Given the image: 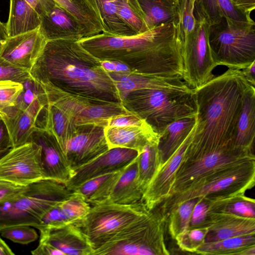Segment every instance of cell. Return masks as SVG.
<instances>
[{
  "label": "cell",
  "mask_w": 255,
  "mask_h": 255,
  "mask_svg": "<svg viewBox=\"0 0 255 255\" xmlns=\"http://www.w3.org/2000/svg\"><path fill=\"white\" fill-rule=\"evenodd\" d=\"M78 41L100 61L116 60L136 73L183 79L182 45L174 24H163L130 36L102 33Z\"/></svg>",
  "instance_id": "1"
},
{
  "label": "cell",
  "mask_w": 255,
  "mask_h": 255,
  "mask_svg": "<svg viewBox=\"0 0 255 255\" xmlns=\"http://www.w3.org/2000/svg\"><path fill=\"white\" fill-rule=\"evenodd\" d=\"M29 72L42 84L93 99L121 103L114 81L101 61L78 41H47Z\"/></svg>",
  "instance_id": "2"
},
{
  "label": "cell",
  "mask_w": 255,
  "mask_h": 255,
  "mask_svg": "<svg viewBox=\"0 0 255 255\" xmlns=\"http://www.w3.org/2000/svg\"><path fill=\"white\" fill-rule=\"evenodd\" d=\"M250 84L241 70L229 68L194 89L197 127L186 155L217 150L233 143L244 93Z\"/></svg>",
  "instance_id": "3"
},
{
  "label": "cell",
  "mask_w": 255,
  "mask_h": 255,
  "mask_svg": "<svg viewBox=\"0 0 255 255\" xmlns=\"http://www.w3.org/2000/svg\"><path fill=\"white\" fill-rule=\"evenodd\" d=\"M121 103L159 136L171 123L197 114L194 89L191 88L136 90L129 93Z\"/></svg>",
  "instance_id": "4"
},
{
  "label": "cell",
  "mask_w": 255,
  "mask_h": 255,
  "mask_svg": "<svg viewBox=\"0 0 255 255\" xmlns=\"http://www.w3.org/2000/svg\"><path fill=\"white\" fill-rule=\"evenodd\" d=\"M73 193L63 183L42 179L29 185L19 196L0 204V231L10 226L37 228L44 215Z\"/></svg>",
  "instance_id": "5"
},
{
  "label": "cell",
  "mask_w": 255,
  "mask_h": 255,
  "mask_svg": "<svg viewBox=\"0 0 255 255\" xmlns=\"http://www.w3.org/2000/svg\"><path fill=\"white\" fill-rule=\"evenodd\" d=\"M168 219L157 206L128 230L94 249L93 255H168Z\"/></svg>",
  "instance_id": "6"
},
{
  "label": "cell",
  "mask_w": 255,
  "mask_h": 255,
  "mask_svg": "<svg viewBox=\"0 0 255 255\" xmlns=\"http://www.w3.org/2000/svg\"><path fill=\"white\" fill-rule=\"evenodd\" d=\"M255 184V160L216 172L179 193L167 197L158 207L168 219L170 213L189 200L245 193Z\"/></svg>",
  "instance_id": "7"
},
{
  "label": "cell",
  "mask_w": 255,
  "mask_h": 255,
  "mask_svg": "<svg viewBox=\"0 0 255 255\" xmlns=\"http://www.w3.org/2000/svg\"><path fill=\"white\" fill-rule=\"evenodd\" d=\"M208 38L217 66L242 70L255 61V23L239 24L223 16L209 25Z\"/></svg>",
  "instance_id": "8"
},
{
  "label": "cell",
  "mask_w": 255,
  "mask_h": 255,
  "mask_svg": "<svg viewBox=\"0 0 255 255\" xmlns=\"http://www.w3.org/2000/svg\"><path fill=\"white\" fill-rule=\"evenodd\" d=\"M150 211L142 200L127 205L105 201L91 207L85 217L75 224L81 228L94 250L128 230Z\"/></svg>",
  "instance_id": "9"
},
{
  "label": "cell",
  "mask_w": 255,
  "mask_h": 255,
  "mask_svg": "<svg viewBox=\"0 0 255 255\" xmlns=\"http://www.w3.org/2000/svg\"><path fill=\"white\" fill-rule=\"evenodd\" d=\"M196 25L193 32L182 45L183 80L191 88L200 87L214 76L217 66L209 45V24L201 15L195 12Z\"/></svg>",
  "instance_id": "10"
},
{
  "label": "cell",
  "mask_w": 255,
  "mask_h": 255,
  "mask_svg": "<svg viewBox=\"0 0 255 255\" xmlns=\"http://www.w3.org/2000/svg\"><path fill=\"white\" fill-rule=\"evenodd\" d=\"M42 85L49 102L64 112L76 126L94 124L106 127L110 117L129 112L122 103L93 99Z\"/></svg>",
  "instance_id": "11"
},
{
  "label": "cell",
  "mask_w": 255,
  "mask_h": 255,
  "mask_svg": "<svg viewBox=\"0 0 255 255\" xmlns=\"http://www.w3.org/2000/svg\"><path fill=\"white\" fill-rule=\"evenodd\" d=\"M0 179L23 186L44 179L40 146L27 142L0 158Z\"/></svg>",
  "instance_id": "12"
},
{
  "label": "cell",
  "mask_w": 255,
  "mask_h": 255,
  "mask_svg": "<svg viewBox=\"0 0 255 255\" xmlns=\"http://www.w3.org/2000/svg\"><path fill=\"white\" fill-rule=\"evenodd\" d=\"M105 127L94 124L77 126L64 153L74 171L109 149Z\"/></svg>",
  "instance_id": "13"
},
{
  "label": "cell",
  "mask_w": 255,
  "mask_h": 255,
  "mask_svg": "<svg viewBox=\"0 0 255 255\" xmlns=\"http://www.w3.org/2000/svg\"><path fill=\"white\" fill-rule=\"evenodd\" d=\"M30 142L40 147L44 179L65 184L73 176L74 171L69 165L55 137L45 129L34 128L27 141Z\"/></svg>",
  "instance_id": "14"
},
{
  "label": "cell",
  "mask_w": 255,
  "mask_h": 255,
  "mask_svg": "<svg viewBox=\"0 0 255 255\" xmlns=\"http://www.w3.org/2000/svg\"><path fill=\"white\" fill-rule=\"evenodd\" d=\"M197 127V122L181 145L162 165L143 193L142 200L149 210L161 204L169 195L185 150L191 143Z\"/></svg>",
  "instance_id": "15"
},
{
  "label": "cell",
  "mask_w": 255,
  "mask_h": 255,
  "mask_svg": "<svg viewBox=\"0 0 255 255\" xmlns=\"http://www.w3.org/2000/svg\"><path fill=\"white\" fill-rule=\"evenodd\" d=\"M138 154L136 150L127 148L109 149L94 160L76 169L73 176L65 185L69 190L73 191L87 180L123 169Z\"/></svg>",
  "instance_id": "16"
},
{
  "label": "cell",
  "mask_w": 255,
  "mask_h": 255,
  "mask_svg": "<svg viewBox=\"0 0 255 255\" xmlns=\"http://www.w3.org/2000/svg\"><path fill=\"white\" fill-rule=\"evenodd\" d=\"M46 42L39 28L8 37L0 51V57L17 67L29 71Z\"/></svg>",
  "instance_id": "17"
},
{
  "label": "cell",
  "mask_w": 255,
  "mask_h": 255,
  "mask_svg": "<svg viewBox=\"0 0 255 255\" xmlns=\"http://www.w3.org/2000/svg\"><path fill=\"white\" fill-rule=\"evenodd\" d=\"M40 242L47 243L65 255H93L94 248L81 228L75 224L40 231Z\"/></svg>",
  "instance_id": "18"
},
{
  "label": "cell",
  "mask_w": 255,
  "mask_h": 255,
  "mask_svg": "<svg viewBox=\"0 0 255 255\" xmlns=\"http://www.w3.org/2000/svg\"><path fill=\"white\" fill-rule=\"evenodd\" d=\"M39 30L47 41L63 39L79 41L83 38L76 18L58 3L40 16Z\"/></svg>",
  "instance_id": "19"
},
{
  "label": "cell",
  "mask_w": 255,
  "mask_h": 255,
  "mask_svg": "<svg viewBox=\"0 0 255 255\" xmlns=\"http://www.w3.org/2000/svg\"><path fill=\"white\" fill-rule=\"evenodd\" d=\"M206 225L208 231L205 243L255 234V218L228 213L208 212Z\"/></svg>",
  "instance_id": "20"
},
{
  "label": "cell",
  "mask_w": 255,
  "mask_h": 255,
  "mask_svg": "<svg viewBox=\"0 0 255 255\" xmlns=\"http://www.w3.org/2000/svg\"><path fill=\"white\" fill-rule=\"evenodd\" d=\"M90 208V205L73 191L70 197L57 203L44 215L36 229L40 232L76 224L85 217Z\"/></svg>",
  "instance_id": "21"
},
{
  "label": "cell",
  "mask_w": 255,
  "mask_h": 255,
  "mask_svg": "<svg viewBox=\"0 0 255 255\" xmlns=\"http://www.w3.org/2000/svg\"><path fill=\"white\" fill-rule=\"evenodd\" d=\"M109 74L114 81L121 101L129 93L136 90L190 88L180 78H163L133 71Z\"/></svg>",
  "instance_id": "22"
},
{
  "label": "cell",
  "mask_w": 255,
  "mask_h": 255,
  "mask_svg": "<svg viewBox=\"0 0 255 255\" xmlns=\"http://www.w3.org/2000/svg\"><path fill=\"white\" fill-rule=\"evenodd\" d=\"M109 149L122 147L132 149L140 153L149 142L159 139V136L146 123L139 126L104 128Z\"/></svg>",
  "instance_id": "23"
},
{
  "label": "cell",
  "mask_w": 255,
  "mask_h": 255,
  "mask_svg": "<svg viewBox=\"0 0 255 255\" xmlns=\"http://www.w3.org/2000/svg\"><path fill=\"white\" fill-rule=\"evenodd\" d=\"M255 136V88L250 84L246 89L233 142L238 147L253 150Z\"/></svg>",
  "instance_id": "24"
},
{
  "label": "cell",
  "mask_w": 255,
  "mask_h": 255,
  "mask_svg": "<svg viewBox=\"0 0 255 255\" xmlns=\"http://www.w3.org/2000/svg\"><path fill=\"white\" fill-rule=\"evenodd\" d=\"M143 12L149 30L163 24H174L180 21L179 0H137Z\"/></svg>",
  "instance_id": "25"
},
{
  "label": "cell",
  "mask_w": 255,
  "mask_h": 255,
  "mask_svg": "<svg viewBox=\"0 0 255 255\" xmlns=\"http://www.w3.org/2000/svg\"><path fill=\"white\" fill-rule=\"evenodd\" d=\"M40 22L39 14L25 0H10L9 17L5 23L8 37L36 29Z\"/></svg>",
  "instance_id": "26"
},
{
  "label": "cell",
  "mask_w": 255,
  "mask_h": 255,
  "mask_svg": "<svg viewBox=\"0 0 255 255\" xmlns=\"http://www.w3.org/2000/svg\"><path fill=\"white\" fill-rule=\"evenodd\" d=\"M136 157L124 168L107 202L118 204H131L142 199L143 192L137 181Z\"/></svg>",
  "instance_id": "27"
},
{
  "label": "cell",
  "mask_w": 255,
  "mask_h": 255,
  "mask_svg": "<svg viewBox=\"0 0 255 255\" xmlns=\"http://www.w3.org/2000/svg\"><path fill=\"white\" fill-rule=\"evenodd\" d=\"M0 115L8 128L12 148L27 143L35 128V120L33 116L27 111L20 110L14 105L0 112Z\"/></svg>",
  "instance_id": "28"
},
{
  "label": "cell",
  "mask_w": 255,
  "mask_h": 255,
  "mask_svg": "<svg viewBox=\"0 0 255 255\" xmlns=\"http://www.w3.org/2000/svg\"><path fill=\"white\" fill-rule=\"evenodd\" d=\"M72 14L79 22L83 38L102 32V21L88 0H54Z\"/></svg>",
  "instance_id": "29"
},
{
  "label": "cell",
  "mask_w": 255,
  "mask_h": 255,
  "mask_svg": "<svg viewBox=\"0 0 255 255\" xmlns=\"http://www.w3.org/2000/svg\"><path fill=\"white\" fill-rule=\"evenodd\" d=\"M197 114L168 125L159 136L158 144L163 163L176 151L195 126Z\"/></svg>",
  "instance_id": "30"
},
{
  "label": "cell",
  "mask_w": 255,
  "mask_h": 255,
  "mask_svg": "<svg viewBox=\"0 0 255 255\" xmlns=\"http://www.w3.org/2000/svg\"><path fill=\"white\" fill-rule=\"evenodd\" d=\"M122 170L91 179L80 185L73 191L80 194L90 205L94 206L101 204L109 197Z\"/></svg>",
  "instance_id": "31"
},
{
  "label": "cell",
  "mask_w": 255,
  "mask_h": 255,
  "mask_svg": "<svg viewBox=\"0 0 255 255\" xmlns=\"http://www.w3.org/2000/svg\"><path fill=\"white\" fill-rule=\"evenodd\" d=\"M117 0H88L101 19L102 33L115 36L136 35L119 15Z\"/></svg>",
  "instance_id": "32"
},
{
  "label": "cell",
  "mask_w": 255,
  "mask_h": 255,
  "mask_svg": "<svg viewBox=\"0 0 255 255\" xmlns=\"http://www.w3.org/2000/svg\"><path fill=\"white\" fill-rule=\"evenodd\" d=\"M205 199L208 203V212L231 214L241 217L255 218V200L245 193Z\"/></svg>",
  "instance_id": "33"
},
{
  "label": "cell",
  "mask_w": 255,
  "mask_h": 255,
  "mask_svg": "<svg viewBox=\"0 0 255 255\" xmlns=\"http://www.w3.org/2000/svg\"><path fill=\"white\" fill-rule=\"evenodd\" d=\"M159 139L148 143L136 157L137 181L139 188L145 191L149 183L163 164L158 147Z\"/></svg>",
  "instance_id": "34"
},
{
  "label": "cell",
  "mask_w": 255,
  "mask_h": 255,
  "mask_svg": "<svg viewBox=\"0 0 255 255\" xmlns=\"http://www.w3.org/2000/svg\"><path fill=\"white\" fill-rule=\"evenodd\" d=\"M77 126L64 112L49 102L45 129L55 137L64 152L68 141L76 132Z\"/></svg>",
  "instance_id": "35"
},
{
  "label": "cell",
  "mask_w": 255,
  "mask_h": 255,
  "mask_svg": "<svg viewBox=\"0 0 255 255\" xmlns=\"http://www.w3.org/2000/svg\"><path fill=\"white\" fill-rule=\"evenodd\" d=\"M252 246H255V234L205 243L197 249L194 254L242 255L245 250Z\"/></svg>",
  "instance_id": "36"
},
{
  "label": "cell",
  "mask_w": 255,
  "mask_h": 255,
  "mask_svg": "<svg viewBox=\"0 0 255 255\" xmlns=\"http://www.w3.org/2000/svg\"><path fill=\"white\" fill-rule=\"evenodd\" d=\"M118 14L135 33H143L148 30L144 15L137 0H118Z\"/></svg>",
  "instance_id": "37"
},
{
  "label": "cell",
  "mask_w": 255,
  "mask_h": 255,
  "mask_svg": "<svg viewBox=\"0 0 255 255\" xmlns=\"http://www.w3.org/2000/svg\"><path fill=\"white\" fill-rule=\"evenodd\" d=\"M199 199H193L180 204L168 217L169 235L175 240L177 235L188 229L192 213Z\"/></svg>",
  "instance_id": "38"
},
{
  "label": "cell",
  "mask_w": 255,
  "mask_h": 255,
  "mask_svg": "<svg viewBox=\"0 0 255 255\" xmlns=\"http://www.w3.org/2000/svg\"><path fill=\"white\" fill-rule=\"evenodd\" d=\"M22 89L19 94L14 106L22 110H26L35 100L47 97L43 85L31 76L22 83Z\"/></svg>",
  "instance_id": "39"
},
{
  "label": "cell",
  "mask_w": 255,
  "mask_h": 255,
  "mask_svg": "<svg viewBox=\"0 0 255 255\" xmlns=\"http://www.w3.org/2000/svg\"><path fill=\"white\" fill-rule=\"evenodd\" d=\"M196 0H179L180 21L177 33L182 45L192 34L196 25L195 3Z\"/></svg>",
  "instance_id": "40"
},
{
  "label": "cell",
  "mask_w": 255,
  "mask_h": 255,
  "mask_svg": "<svg viewBox=\"0 0 255 255\" xmlns=\"http://www.w3.org/2000/svg\"><path fill=\"white\" fill-rule=\"evenodd\" d=\"M208 231L207 226L189 227L177 235L175 240L182 251L194 253L198 248L205 243Z\"/></svg>",
  "instance_id": "41"
},
{
  "label": "cell",
  "mask_w": 255,
  "mask_h": 255,
  "mask_svg": "<svg viewBox=\"0 0 255 255\" xmlns=\"http://www.w3.org/2000/svg\"><path fill=\"white\" fill-rule=\"evenodd\" d=\"M32 227L18 225L5 228L0 231V236L14 243L27 245L37 240L38 235Z\"/></svg>",
  "instance_id": "42"
},
{
  "label": "cell",
  "mask_w": 255,
  "mask_h": 255,
  "mask_svg": "<svg viewBox=\"0 0 255 255\" xmlns=\"http://www.w3.org/2000/svg\"><path fill=\"white\" fill-rule=\"evenodd\" d=\"M30 76L29 72L17 67L0 57V82L22 83Z\"/></svg>",
  "instance_id": "43"
},
{
  "label": "cell",
  "mask_w": 255,
  "mask_h": 255,
  "mask_svg": "<svg viewBox=\"0 0 255 255\" xmlns=\"http://www.w3.org/2000/svg\"><path fill=\"white\" fill-rule=\"evenodd\" d=\"M22 89L20 83L12 81L0 82V112L14 106Z\"/></svg>",
  "instance_id": "44"
},
{
  "label": "cell",
  "mask_w": 255,
  "mask_h": 255,
  "mask_svg": "<svg viewBox=\"0 0 255 255\" xmlns=\"http://www.w3.org/2000/svg\"><path fill=\"white\" fill-rule=\"evenodd\" d=\"M147 123L136 114L128 112L126 113L113 116L108 120L107 126L123 127L139 126Z\"/></svg>",
  "instance_id": "45"
},
{
  "label": "cell",
  "mask_w": 255,
  "mask_h": 255,
  "mask_svg": "<svg viewBox=\"0 0 255 255\" xmlns=\"http://www.w3.org/2000/svg\"><path fill=\"white\" fill-rule=\"evenodd\" d=\"M208 210V205L206 200L204 198L199 199L193 208L189 227L207 226L206 223Z\"/></svg>",
  "instance_id": "46"
},
{
  "label": "cell",
  "mask_w": 255,
  "mask_h": 255,
  "mask_svg": "<svg viewBox=\"0 0 255 255\" xmlns=\"http://www.w3.org/2000/svg\"><path fill=\"white\" fill-rule=\"evenodd\" d=\"M28 188L0 179V204L19 196Z\"/></svg>",
  "instance_id": "47"
},
{
  "label": "cell",
  "mask_w": 255,
  "mask_h": 255,
  "mask_svg": "<svg viewBox=\"0 0 255 255\" xmlns=\"http://www.w3.org/2000/svg\"><path fill=\"white\" fill-rule=\"evenodd\" d=\"M101 64L103 68L108 73H127L133 71L126 64L116 60L101 61Z\"/></svg>",
  "instance_id": "48"
},
{
  "label": "cell",
  "mask_w": 255,
  "mask_h": 255,
  "mask_svg": "<svg viewBox=\"0 0 255 255\" xmlns=\"http://www.w3.org/2000/svg\"><path fill=\"white\" fill-rule=\"evenodd\" d=\"M12 148V143L6 123L0 115V152Z\"/></svg>",
  "instance_id": "49"
},
{
  "label": "cell",
  "mask_w": 255,
  "mask_h": 255,
  "mask_svg": "<svg viewBox=\"0 0 255 255\" xmlns=\"http://www.w3.org/2000/svg\"><path fill=\"white\" fill-rule=\"evenodd\" d=\"M37 12L40 16L49 11L56 4L54 0H25Z\"/></svg>",
  "instance_id": "50"
},
{
  "label": "cell",
  "mask_w": 255,
  "mask_h": 255,
  "mask_svg": "<svg viewBox=\"0 0 255 255\" xmlns=\"http://www.w3.org/2000/svg\"><path fill=\"white\" fill-rule=\"evenodd\" d=\"M31 254L33 255H65L51 245L40 242L37 248L31 251Z\"/></svg>",
  "instance_id": "51"
},
{
  "label": "cell",
  "mask_w": 255,
  "mask_h": 255,
  "mask_svg": "<svg viewBox=\"0 0 255 255\" xmlns=\"http://www.w3.org/2000/svg\"><path fill=\"white\" fill-rule=\"evenodd\" d=\"M238 8L251 14L255 8V0H231Z\"/></svg>",
  "instance_id": "52"
},
{
  "label": "cell",
  "mask_w": 255,
  "mask_h": 255,
  "mask_svg": "<svg viewBox=\"0 0 255 255\" xmlns=\"http://www.w3.org/2000/svg\"><path fill=\"white\" fill-rule=\"evenodd\" d=\"M247 80L253 86H255V61L246 68L241 70Z\"/></svg>",
  "instance_id": "53"
},
{
  "label": "cell",
  "mask_w": 255,
  "mask_h": 255,
  "mask_svg": "<svg viewBox=\"0 0 255 255\" xmlns=\"http://www.w3.org/2000/svg\"><path fill=\"white\" fill-rule=\"evenodd\" d=\"M6 32L5 23L1 22L0 20V51L3 44L8 38Z\"/></svg>",
  "instance_id": "54"
},
{
  "label": "cell",
  "mask_w": 255,
  "mask_h": 255,
  "mask_svg": "<svg viewBox=\"0 0 255 255\" xmlns=\"http://www.w3.org/2000/svg\"><path fill=\"white\" fill-rule=\"evenodd\" d=\"M14 253L1 239L0 235V255H13Z\"/></svg>",
  "instance_id": "55"
},
{
  "label": "cell",
  "mask_w": 255,
  "mask_h": 255,
  "mask_svg": "<svg viewBox=\"0 0 255 255\" xmlns=\"http://www.w3.org/2000/svg\"><path fill=\"white\" fill-rule=\"evenodd\" d=\"M10 149L3 151H0V158L3 155H4L5 154H6L9 151V150Z\"/></svg>",
  "instance_id": "56"
}]
</instances>
